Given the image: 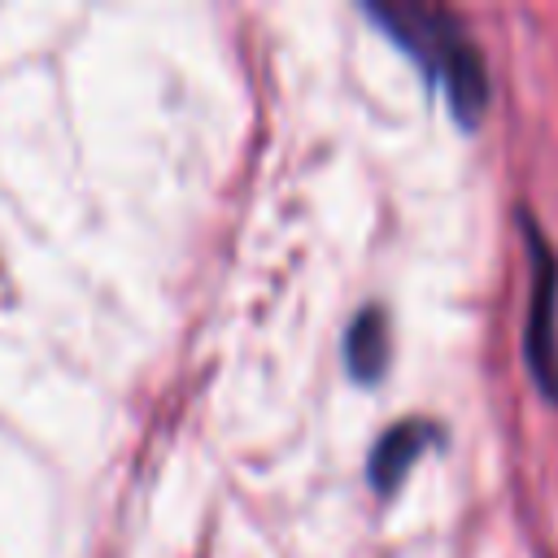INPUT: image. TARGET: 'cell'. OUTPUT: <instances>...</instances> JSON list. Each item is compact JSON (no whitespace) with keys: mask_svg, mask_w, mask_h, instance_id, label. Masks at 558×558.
I'll list each match as a JSON object with an SVG mask.
<instances>
[{"mask_svg":"<svg viewBox=\"0 0 558 558\" xmlns=\"http://www.w3.org/2000/svg\"><path fill=\"white\" fill-rule=\"evenodd\" d=\"M362 9L445 92L453 122L458 126H480V118L488 109V70H484V52L471 39V31L440 4H410V0H388L384 4V0H371Z\"/></svg>","mask_w":558,"mask_h":558,"instance_id":"cell-1","label":"cell"},{"mask_svg":"<svg viewBox=\"0 0 558 558\" xmlns=\"http://www.w3.org/2000/svg\"><path fill=\"white\" fill-rule=\"evenodd\" d=\"M523 231H527V266H532L523 357L541 397L558 405V253L545 240V231L532 222V214H523Z\"/></svg>","mask_w":558,"mask_h":558,"instance_id":"cell-2","label":"cell"},{"mask_svg":"<svg viewBox=\"0 0 558 558\" xmlns=\"http://www.w3.org/2000/svg\"><path fill=\"white\" fill-rule=\"evenodd\" d=\"M440 427L432 423V418H401V423H392L379 440H375V449H371V462H366V480H371V488L379 493V497H392L397 488H401V480L414 471V462L432 449V445H440Z\"/></svg>","mask_w":558,"mask_h":558,"instance_id":"cell-3","label":"cell"},{"mask_svg":"<svg viewBox=\"0 0 558 558\" xmlns=\"http://www.w3.org/2000/svg\"><path fill=\"white\" fill-rule=\"evenodd\" d=\"M392 362V323L384 305H362L344 331V371L353 384H379Z\"/></svg>","mask_w":558,"mask_h":558,"instance_id":"cell-4","label":"cell"}]
</instances>
